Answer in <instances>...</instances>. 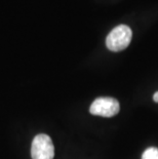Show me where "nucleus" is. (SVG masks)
<instances>
[{"mask_svg": "<svg viewBox=\"0 0 158 159\" xmlns=\"http://www.w3.org/2000/svg\"><path fill=\"white\" fill-rule=\"evenodd\" d=\"M120 106L118 101L109 97L97 98V100L93 101L89 108L90 114L107 118L115 116L116 114H118Z\"/></svg>", "mask_w": 158, "mask_h": 159, "instance_id": "7ed1b4c3", "label": "nucleus"}, {"mask_svg": "<svg viewBox=\"0 0 158 159\" xmlns=\"http://www.w3.org/2000/svg\"><path fill=\"white\" fill-rule=\"evenodd\" d=\"M142 159H158V149L154 147L148 148L143 153Z\"/></svg>", "mask_w": 158, "mask_h": 159, "instance_id": "20e7f679", "label": "nucleus"}, {"mask_svg": "<svg viewBox=\"0 0 158 159\" xmlns=\"http://www.w3.org/2000/svg\"><path fill=\"white\" fill-rule=\"evenodd\" d=\"M132 38V29L126 25H119L115 27L107 36L106 46L111 52H121L129 45Z\"/></svg>", "mask_w": 158, "mask_h": 159, "instance_id": "f257e3e1", "label": "nucleus"}, {"mask_svg": "<svg viewBox=\"0 0 158 159\" xmlns=\"http://www.w3.org/2000/svg\"><path fill=\"white\" fill-rule=\"evenodd\" d=\"M153 100H154V102L158 103V91H156V93H154V96H153Z\"/></svg>", "mask_w": 158, "mask_h": 159, "instance_id": "39448f33", "label": "nucleus"}, {"mask_svg": "<svg viewBox=\"0 0 158 159\" xmlns=\"http://www.w3.org/2000/svg\"><path fill=\"white\" fill-rule=\"evenodd\" d=\"M32 159H53L55 147L52 141L47 134H37L32 142L31 146Z\"/></svg>", "mask_w": 158, "mask_h": 159, "instance_id": "f03ea898", "label": "nucleus"}]
</instances>
